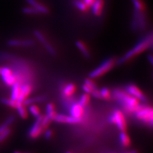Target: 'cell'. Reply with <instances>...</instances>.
Instances as JSON below:
<instances>
[{
	"label": "cell",
	"instance_id": "cell-1",
	"mask_svg": "<svg viewBox=\"0 0 153 153\" xmlns=\"http://www.w3.org/2000/svg\"><path fill=\"white\" fill-rule=\"evenodd\" d=\"M152 45V34L149 33L138 41L137 44L124 54L117 61V63L121 65L126 63L128 61L134 58L140 54Z\"/></svg>",
	"mask_w": 153,
	"mask_h": 153
},
{
	"label": "cell",
	"instance_id": "cell-2",
	"mask_svg": "<svg viewBox=\"0 0 153 153\" xmlns=\"http://www.w3.org/2000/svg\"><path fill=\"white\" fill-rule=\"evenodd\" d=\"M113 95L128 113L135 112L140 105L139 100L128 94L126 91H123L120 89L114 90Z\"/></svg>",
	"mask_w": 153,
	"mask_h": 153
},
{
	"label": "cell",
	"instance_id": "cell-3",
	"mask_svg": "<svg viewBox=\"0 0 153 153\" xmlns=\"http://www.w3.org/2000/svg\"><path fill=\"white\" fill-rule=\"evenodd\" d=\"M116 64V60L114 58H108L104 60L98 67L91 71L89 74L90 79H95L103 75L111 70Z\"/></svg>",
	"mask_w": 153,
	"mask_h": 153
},
{
	"label": "cell",
	"instance_id": "cell-4",
	"mask_svg": "<svg viewBox=\"0 0 153 153\" xmlns=\"http://www.w3.org/2000/svg\"><path fill=\"white\" fill-rule=\"evenodd\" d=\"M136 117L150 126H152L153 123V111L151 107L143 106L140 105V106L134 112Z\"/></svg>",
	"mask_w": 153,
	"mask_h": 153
},
{
	"label": "cell",
	"instance_id": "cell-5",
	"mask_svg": "<svg viewBox=\"0 0 153 153\" xmlns=\"http://www.w3.org/2000/svg\"><path fill=\"white\" fill-rule=\"evenodd\" d=\"M131 26L134 31L145 30L147 26V18L145 11H137L134 10Z\"/></svg>",
	"mask_w": 153,
	"mask_h": 153
},
{
	"label": "cell",
	"instance_id": "cell-6",
	"mask_svg": "<svg viewBox=\"0 0 153 153\" xmlns=\"http://www.w3.org/2000/svg\"><path fill=\"white\" fill-rule=\"evenodd\" d=\"M109 121L114 124L121 131H124L126 130V118L120 110H115L109 117Z\"/></svg>",
	"mask_w": 153,
	"mask_h": 153
},
{
	"label": "cell",
	"instance_id": "cell-7",
	"mask_svg": "<svg viewBox=\"0 0 153 153\" xmlns=\"http://www.w3.org/2000/svg\"><path fill=\"white\" fill-rule=\"evenodd\" d=\"M0 76L3 82L7 86H11L17 82L15 75L8 67H0Z\"/></svg>",
	"mask_w": 153,
	"mask_h": 153
},
{
	"label": "cell",
	"instance_id": "cell-8",
	"mask_svg": "<svg viewBox=\"0 0 153 153\" xmlns=\"http://www.w3.org/2000/svg\"><path fill=\"white\" fill-rule=\"evenodd\" d=\"M34 35L35 37L37 38V40L41 43L43 47L45 48L48 53L52 56L56 55V51L54 49V47L52 45V44H50L49 42L48 41V40L45 36V35L43 34L42 32L38 30H35L34 31Z\"/></svg>",
	"mask_w": 153,
	"mask_h": 153
},
{
	"label": "cell",
	"instance_id": "cell-9",
	"mask_svg": "<svg viewBox=\"0 0 153 153\" xmlns=\"http://www.w3.org/2000/svg\"><path fill=\"white\" fill-rule=\"evenodd\" d=\"M42 117L43 116L40 115V116L36 117V121L33 123V124L30 128V130H29L28 135L31 138H33V139H34V138H36L39 137L42 133L43 130H44V128H43L42 126Z\"/></svg>",
	"mask_w": 153,
	"mask_h": 153
},
{
	"label": "cell",
	"instance_id": "cell-10",
	"mask_svg": "<svg viewBox=\"0 0 153 153\" xmlns=\"http://www.w3.org/2000/svg\"><path fill=\"white\" fill-rule=\"evenodd\" d=\"M125 91L134 98H137L140 102H145L147 100V98L145 94L142 93V91L138 88L137 85L134 84H128L126 88Z\"/></svg>",
	"mask_w": 153,
	"mask_h": 153
},
{
	"label": "cell",
	"instance_id": "cell-11",
	"mask_svg": "<svg viewBox=\"0 0 153 153\" xmlns=\"http://www.w3.org/2000/svg\"><path fill=\"white\" fill-rule=\"evenodd\" d=\"M70 116L75 118L82 119L84 114V107L80 105L79 102L73 103L69 107Z\"/></svg>",
	"mask_w": 153,
	"mask_h": 153
},
{
	"label": "cell",
	"instance_id": "cell-12",
	"mask_svg": "<svg viewBox=\"0 0 153 153\" xmlns=\"http://www.w3.org/2000/svg\"><path fill=\"white\" fill-rule=\"evenodd\" d=\"M32 89L33 87L30 83L26 82L21 84V91L19 97L17 99V101L22 103V102L25 101L27 98H28L29 96L31 93Z\"/></svg>",
	"mask_w": 153,
	"mask_h": 153
},
{
	"label": "cell",
	"instance_id": "cell-13",
	"mask_svg": "<svg viewBox=\"0 0 153 153\" xmlns=\"http://www.w3.org/2000/svg\"><path fill=\"white\" fill-rule=\"evenodd\" d=\"M54 121L59 123H65V124H76L81 122L82 119L75 118L71 116L65 114H57L54 119Z\"/></svg>",
	"mask_w": 153,
	"mask_h": 153
},
{
	"label": "cell",
	"instance_id": "cell-14",
	"mask_svg": "<svg viewBox=\"0 0 153 153\" xmlns=\"http://www.w3.org/2000/svg\"><path fill=\"white\" fill-rule=\"evenodd\" d=\"M7 45L10 47H31L34 45V42L30 39H11L7 42Z\"/></svg>",
	"mask_w": 153,
	"mask_h": 153
},
{
	"label": "cell",
	"instance_id": "cell-15",
	"mask_svg": "<svg viewBox=\"0 0 153 153\" xmlns=\"http://www.w3.org/2000/svg\"><path fill=\"white\" fill-rule=\"evenodd\" d=\"M26 1L29 5L36 9L39 13L47 14L49 12V8L37 0H26Z\"/></svg>",
	"mask_w": 153,
	"mask_h": 153
},
{
	"label": "cell",
	"instance_id": "cell-16",
	"mask_svg": "<svg viewBox=\"0 0 153 153\" xmlns=\"http://www.w3.org/2000/svg\"><path fill=\"white\" fill-rule=\"evenodd\" d=\"M91 7L92 13L94 16L99 17L102 14L104 8L103 0H94L90 6Z\"/></svg>",
	"mask_w": 153,
	"mask_h": 153
},
{
	"label": "cell",
	"instance_id": "cell-17",
	"mask_svg": "<svg viewBox=\"0 0 153 153\" xmlns=\"http://www.w3.org/2000/svg\"><path fill=\"white\" fill-rule=\"evenodd\" d=\"M76 91L75 85L72 83L66 84L62 89V94L65 98H70L74 94Z\"/></svg>",
	"mask_w": 153,
	"mask_h": 153
},
{
	"label": "cell",
	"instance_id": "cell-18",
	"mask_svg": "<svg viewBox=\"0 0 153 153\" xmlns=\"http://www.w3.org/2000/svg\"><path fill=\"white\" fill-rule=\"evenodd\" d=\"M82 89L85 93L90 94L93 91L97 89V87L91 79H87L84 80V83L82 85Z\"/></svg>",
	"mask_w": 153,
	"mask_h": 153
},
{
	"label": "cell",
	"instance_id": "cell-19",
	"mask_svg": "<svg viewBox=\"0 0 153 153\" xmlns=\"http://www.w3.org/2000/svg\"><path fill=\"white\" fill-rule=\"evenodd\" d=\"M75 45L76 48L80 51V52L82 54V55L84 57H85L86 58H89L91 56L90 51L88 49V46L85 45L84 42L80 40L76 41L75 43Z\"/></svg>",
	"mask_w": 153,
	"mask_h": 153
},
{
	"label": "cell",
	"instance_id": "cell-20",
	"mask_svg": "<svg viewBox=\"0 0 153 153\" xmlns=\"http://www.w3.org/2000/svg\"><path fill=\"white\" fill-rule=\"evenodd\" d=\"M21 91V84L16 82L11 86L10 98L13 100H17Z\"/></svg>",
	"mask_w": 153,
	"mask_h": 153
},
{
	"label": "cell",
	"instance_id": "cell-21",
	"mask_svg": "<svg viewBox=\"0 0 153 153\" xmlns=\"http://www.w3.org/2000/svg\"><path fill=\"white\" fill-rule=\"evenodd\" d=\"M119 140L123 147H129L131 144V140L130 137L128 136V134L125 132V131H121L120 135H119Z\"/></svg>",
	"mask_w": 153,
	"mask_h": 153
},
{
	"label": "cell",
	"instance_id": "cell-22",
	"mask_svg": "<svg viewBox=\"0 0 153 153\" xmlns=\"http://www.w3.org/2000/svg\"><path fill=\"white\" fill-rule=\"evenodd\" d=\"M56 115L55 111V106L53 103H49L46 106V116L49 117L52 121H54V119Z\"/></svg>",
	"mask_w": 153,
	"mask_h": 153
},
{
	"label": "cell",
	"instance_id": "cell-23",
	"mask_svg": "<svg viewBox=\"0 0 153 153\" xmlns=\"http://www.w3.org/2000/svg\"><path fill=\"white\" fill-rule=\"evenodd\" d=\"M0 102H1V103L4 105H7V106H8V107H10L14 108H17L19 105L21 104V103L19 102L17 100H13L11 98L8 99V98H3L0 100Z\"/></svg>",
	"mask_w": 153,
	"mask_h": 153
},
{
	"label": "cell",
	"instance_id": "cell-24",
	"mask_svg": "<svg viewBox=\"0 0 153 153\" xmlns=\"http://www.w3.org/2000/svg\"><path fill=\"white\" fill-rule=\"evenodd\" d=\"M45 97H32V98H27L25 101L22 102V104L25 106H29V105L35 104V103L42 102L45 100Z\"/></svg>",
	"mask_w": 153,
	"mask_h": 153
},
{
	"label": "cell",
	"instance_id": "cell-25",
	"mask_svg": "<svg viewBox=\"0 0 153 153\" xmlns=\"http://www.w3.org/2000/svg\"><path fill=\"white\" fill-rule=\"evenodd\" d=\"M131 1L134 10L137 11H142L143 12L145 11L146 7H145V4L142 1V0H130Z\"/></svg>",
	"mask_w": 153,
	"mask_h": 153
},
{
	"label": "cell",
	"instance_id": "cell-26",
	"mask_svg": "<svg viewBox=\"0 0 153 153\" xmlns=\"http://www.w3.org/2000/svg\"><path fill=\"white\" fill-rule=\"evenodd\" d=\"M74 6L79 10L81 12H86L88 11V10L89 8V6L86 4L84 1H83L82 0H75V1L74 2Z\"/></svg>",
	"mask_w": 153,
	"mask_h": 153
},
{
	"label": "cell",
	"instance_id": "cell-27",
	"mask_svg": "<svg viewBox=\"0 0 153 153\" xmlns=\"http://www.w3.org/2000/svg\"><path fill=\"white\" fill-rule=\"evenodd\" d=\"M15 119H16V117L14 116H11L8 117L6 119V121H4L1 126H0V133L4 131L5 129L9 128V126L14 122V121H15Z\"/></svg>",
	"mask_w": 153,
	"mask_h": 153
},
{
	"label": "cell",
	"instance_id": "cell-28",
	"mask_svg": "<svg viewBox=\"0 0 153 153\" xmlns=\"http://www.w3.org/2000/svg\"><path fill=\"white\" fill-rule=\"evenodd\" d=\"M28 111L30 112V114L32 115L33 117H35V118L38 117V116H40V110L37 105L35 104H32L29 105V108H28Z\"/></svg>",
	"mask_w": 153,
	"mask_h": 153
},
{
	"label": "cell",
	"instance_id": "cell-29",
	"mask_svg": "<svg viewBox=\"0 0 153 153\" xmlns=\"http://www.w3.org/2000/svg\"><path fill=\"white\" fill-rule=\"evenodd\" d=\"M19 116H20L22 119H25L27 117V111L25 107V105H24L22 103H21V105H19L18 107L16 108Z\"/></svg>",
	"mask_w": 153,
	"mask_h": 153
},
{
	"label": "cell",
	"instance_id": "cell-30",
	"mask_svg": "<svg viewBox=\"0 0 153 153\" xmlns=\"http://www.w3.org/2000/svg\"><path fill=\"white\" fill-rule=\"evenodd\" d=\"M90 101V96L89 94L84 93L80 96L79 100V103L82 105L83 107H85L88 105Z\"/></svg>",
	"mask_w": 153,
	"mask_h": 153
},
{
	"label": "cell",
	"instance_id": "cell-31",
	"mask_svg": "<svg viewBox=\"0 0 153 153\" xmlns=\"http://www.w3.org/2000/svg\"><path fill=\"white\" fill-rule=\"evenodd\" d=\"M100 94L101 98L105 100H109L111 98V92L107 88H103L101 90H100Z\"/></svg>",
	"mask_w": 153,
	"mask_h": 153
},
{
	"label": "cell",
	"instance_id": "cell-32",
	"mask_svg": "<svg viewBox=\"0 0 153 153\" xmlns=\"http://www.w3.org/2000/svg\"><path fill=\"white\" fill-rule=\"evenodd\" d=\"M22 12L27 15H36V14H39L36 9L33 8L32 7H24L22 10Z\"/></svg>",
	"mask_w": 153,
	"mask_h": 153
},
{
	"label": "cell",
	"instance_id": "cell-33",
	"mask_svg": "<svg viewBox=\"0 0 153 153\" xmlns=\"http://www.w3.org/2000/svg\"><path fill=\"white\" fill-rule=\"evenodd\" d=\"M11 130L9 128L5 129L4 131L0 133V142H2L7 139V138L10 135Z\"/></svg>",
	"mask_w": 153,
	"mask_h": 153
},
{
	"label": "cell",
	"instance_id": "cell-34",
	"mask_svg": "<svg viewBox=\"0 0 153 153\" xmlns=\"http://www.w3.org/2000/svg\"><path fill=\"white\" fill-rule=\"evenodd\" d=\"M51 119L49 117H48L47 116H43L42 119V126L43 128L45 129L49 126L51 124Z\"/></svg>",
	"mask_w": 153,
	"mask_h": 153
},
{
	"label": "cell",
	"instance_id": "cell-35",
	"mask_svg": "<svg viewBox=\"0 0 153 153\" xmlns=\"http://www.w3.org/2000/svg\"><path fill=\"white\" fill-rule=\"evenodd\" d=\"M52 135H53V133H52V131L51 130H49V129L45 130L44 133V137L46 139H50L52 137Z\"/></svg>",
	"mask_w": 153,
	"mask_h": 153
},
{
	"label": "cell",
	"instance_id": "cell-36",
	"mask_svg": "<svg viewBox=\"0 0 153 153\" xmlns=\"http://www.w3.org/2000/svg\"><path fill=\"white\" fill-rule=\"evenodd\" d=\"M82 1L87 4L89 7H90L91 5V4L93 3L94 0H82Z\"/></svg>",
	"mask_w": 153,
	"mask_h": 153
},
{
	"label": "cell",
	"instance_id": "cell-37",
	"mask_svg": "<svg viewBox=\"0 0 153 153\" xmlns=\"http://www.w3.org/2000/svg\"><path fill=\"white\" fill-rule=\"evenodd\" d=\"M148 59H149V62L151 63V64L152 65V61H153V59H152V55H149V56H148Z\"/></svg>",
	"mask_w": 153,
	"mask_h": 153
},
{
	"label": "cell",
	"instance_id": "cell-38",
	"mask_svg": "<svg viewBox=\"0 0 153 153\" xmlns=\"http://www.w3.org/2000/svg\"><path fill=\"white\" fill-rule=\"evenodd\" d=\"M124 153H137V151L135 150H132V151H128V152H126Z\"/></svg>",
	"mask_w": 153,
	"mask_h": 153
},
{
	"label": "cell",
	"instance_id": "cell-39",
	"mask_svg": "<svg viewBox=\"0 0 153 153\" xmlns=\"http://www.w3.org/2000/svg\"><path fill=\"white\" fill-rule=\"evenodd\" d=\"M13 153H22V152H19V151H15V152H14Z\"/></svg>",
	"mask_w": 153,
	"mask_h": 153
},
{
	"label": "cell",
	"instance_id": "cell-40",
	"mask_svg": "<svg viewBox=\"0 0 153 153\" xmlns=\"http://www.w3.org/2000/svg\"><path fill=\"white\" fill-rule=\"evenodd\" d=\"M66 153H72V152H70V151H67V152H66Z\"/></svg>",
	"mask_w": 153,
	"mask_h": 153
}]
</instances>
